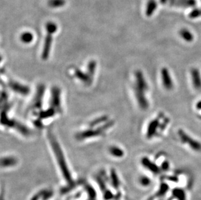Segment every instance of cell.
<instances>
[{
	"mask_svg": "<svg viewBox=\"0 0 201 200\" xmlns=\"http://www.w3.org/2000/svg\"><path fill=\"white\" fill-rule=\"evenodd\" d=\"M136 82L135 85V93L137 103L142 109H147L148 107V102L145 96V92L148 90V85L147 81L143 76L141 71H137L135 73Z\"/></svg>",
	"mask_w": 201,
	"mask_h": 200,
	"instance_id": "cell-1",
	"label": "cell"
},
{
	"mask_svg": "<svg viewBox=\"0 0 201 200\" xmlns=\"http://www.w3.org/2000/svg\"><path fill=\"white\" fill-rule=\"evenodd\" d=\"M48 137H49L50 142L52 148L54 150L55 155L56 156L57 160H58L61 171H62V172L63 173V175L65 177V179H66L67 181H71V174H70V172L67 166L66 161H65L63 153L62 152V150L61 149V147L59 144V143L58 142V141H57L56 138L52 134H49Z\"/></svg>",
	"mask_w": 201,
	"mask_h": 200,
	"instance_id": "cell-2",
	"label": "cell"
},
{
	"mask_svg": "<svg viewBox=\"0 0 201 200\" xmlns=\"http://www.w3.org/2000/svg\"><path fill=\"white\" fill-rule=\"evenodd\" d=\"M113 124H114V121H113L112 120L107 121L105 124L100 126L98 128H91L77 133L76 134V138L78 140H84V139L86 138L97 137L104 133L109 128H110L111 126L113 125Z\"/></svg>",
	"mask_w": 201,
	"mask_h": 200,
	"instance_id": "cell-3",
	"label": "cell"
},
{
	"mask_svg": "<svg viewBox=\"0 0 201 200\" xmlns=\"http://www.w3.org/2000/svg\"><path fill=\"white\" fill-rule=\"evenodd\" d=\"M178 135L180 137V140L183 143L188 144L191 149L195 151H201V144L199 142L196 141L193 138H191L189 134L185 133L184 131L180 129L178 131Z\"/></svg>",
	"mask_w": 201,
	"mask_h": 200,
	"instance_id": "cell-4",
	"label": "cell"
},
{
	"mask_svg": "<svg viewBox=\"0 0 201 200\" xmlns=\"http://www.w3.org/2000/svg\"><path fill=\"white\" fill-rule=\"evenodd\" d=\"M51 107L55 108L57 112L61 111V90L58 87H54L51 89L50 100Z\"/></svg>",
	"mask_w": 201,
	"mask_h": 200,
	"instance_id": "cell-5",
	"label": "cell"
},
{
	"mask_svg": "<svg viewBox=\"0 0 201 200\" xmlns=\"http://www.w3.org/2000/svg\"><path fill=\"white\" fill-rule=\"evenodd\" d=\"M163 113L160 114L157 118L152 120L150 124H148V128H147V137L148 138H151L154 137L156 133H157L158 129H160L161 124L160 123V119L163 117Z\"/></svg>",
	"mask_w": 201,
	"mask_h": 200,
	"instance_id": "cell-6",
	"label": "cell"
},
{
	"mask_svg": "<svg viewBox=\"0 0 201 200\" xmlns=\"http://www.w3.org/2000/svg\"><path fill=\"white\" fill-rule=\"evenodd\" d=\"M46 32L47 34L44 40V44L43 50L42 53V58L43 60H47L48 58L52 41H53V34L54 33L49 31H46Z\"/></svg>",
	"mask_w": 201,
	"mask_h": 200,
	"instance_id": "cell-7",
	"label": "cell"
},
{
	"mask_svg": "<svg viewBox=\"0 0 201 200\" xmlns=\"http://www.w3.org/2000/svg\"><path fill=\"white\" fill-rule=\"evenodd\" d=\"M45 87L43 85H39L37 87V92L33 99V102L32 103V108L34 109H41L42 107V99L44 96V94Z\"/></svg>",
	"mask_w": 201,
	"mask_h": 200,
	"instance_id": "cell-8",
	"label": "cell"
},
{
	"mask_svg": "<svg viewBox=\"0 0 201 200\" xmlns=\"http://www.w3.org/2000/svg\"><path fill=\"white\" fill-rule=\"evenodd\" d=\"M8 86L14 92L18 94L25 95L29 93V88L28 86L21 84L18 82L11 80L8 82Z\"/></svg>",
	"mask_w": 201,
	"mask_h": 200,
	"instance_id": "cell-9",
	"label": "cell"
},
{
	"mask_svg": "<svg viewBox=\"0 0 201 200\" xmlns=\"http://www.w3.org/2000/svg\"><path fill=\"white\" fill-rule=\"evenodd\" d=\"M161 76L162 79L163 85L165 89L168 90H171L173 88V81L170 76L169 72L167 68H163L161 70Z\"/></svg>",
	"mask_w": 201,
	"mask_h": 200,
	"instance_id": "cell-10",
	"label": "cell"
},
{
	"mask_svg": "<svg viewBox=\"0 0 201 200\" xmlns=\"http://www.w3.org/2000/svg\"><path fill=\"white\" fill-rule=\"evenodd\" d=\"M191 80L193 82L194 88L196 90L201 89V76L199 69L197 68H192L191 70Z\"/></svg>",
	"mask_w": 201,
	"mask_h": 200,
	"instance_id": "cell-11",
	"label": "cell"
},
{
	"mask_svg": "<svg viewBox=\"0 0 201 200\" xmlns=\"http://www.w3.org/2000/svg\"><path fill=\"white\" fill-rule=\"evenodd\" d=\"M75 76L79 79L81 81L85 82L86 84H90L91 81V77L89 76V73H86L83 72L80 69H76L75 70Z\"/></svg>",
	"mask_w": 201,
	"mask_h": 200,
	"instance_id": "cell-12",
	"label": "cell"
},
{
	"mask_svg": "<svg viewBox=\"0 0 201 200\" xmlns=\"http://www.w3.org/2000/svg\"><path fill=\"white\" fill-rule=\"evenodd\" d=\"M142 163L147 168H148L149 170L152 171V172H154V173H157L159 172V168H158V166L152 162H151L148 159L143 158L142 159Z\"/></svg>",
	"mask_w": 201,
	"mask_h": 200,
	"instance_id": "cell-13",
	"label": "cell"
},
{
	"mask_svg": "<svg viewBox=\"0 0 201 200\" xmlns=\"http://www.w3.org/2000/svg\"><path fill=\"white\" fill-rule=\"evenodd\" d=\"M56 112H57V111L55 109V108L50 107L48 110L41 111L40 112H39V115H38L39 118H40L41 120L48 118H50V117L54 116Z\"/></svg>",
	"mask_w": 201,
	"mask_h": 200,
	"instance_id": "cell-14",
	"label": "cell"
},
{
	"mask_svg": "<svg viewBox=\"0 0 201 200\" xmlns=\"http://www.w3.org/2000/svg\"><path fill=\"white\" fill-rule=\"evenodd\" d=\"M108 121V117L106 115L98 117V118H96L95 120L92 121L89 124V125L91 128H93L94 127H95V126H97L104 122H106V121Z\"/></svg>",
	"mask_w": 201,
	"mask_h": 200,
	"instance_id": "cell-15",
	"label": "cell"
},
{
	"mask_svg": "<svg viewBox=\"0 0 201 200\" xmlns=\"http://www.w3.org/2000/svg\"><path fill=\"white\" fill-rule=\"evenodd\" d=\"M20 39L21 42L25 44H29L33 40V35L30 32H24L20 36Z\"/></svg>",
	"mask_w": 201,
	"mask_h": 200,
	"instance_id": "cell-16",
	"label": "cell"
},
{
	"mask_svg": "<svg viewBox=\"0 0 201 200\" xmlns=\"http://www.w3.org/2000/svg\"><path fill=\"white\" fill-rule=\"evenodd\" d=\"M66 3L65 0H49L48 5L52 8L62 7Z\"/></svg>",
	"mask_w": 201,
	"mask_h": 200,
	"instance_id": "cell-17",
	"label": "cell"
},
{
	"mask_svg": "<svg viewBox=\"0 0 201 200\" xmlns=\"http://www.w3.org/2000/svg\"><path fill=\"white\" fill-rule=\"evenodd\" d=\"M110 153L115 156H118V157H120L122 155H124V152L119 147H118L117 146H112L110 148Z\"/></svg>",
	"mask_w": 201,
	"mask_h": 200,
	"instance_id": "cell-18",
	"label": "cell"
},
{
	"mask_svg": "<svg viewBox=\"0 0 201 200\" xmlns=\"http://www.w3.org/2000/svg\"><path fill=\"white\" fill-rule=\"evenodd\" d=\"M96 68H97V63L94 60H91L89 63L88 66H87V69H88V73L91 77L94 75Z\"/></svg>",
	"mask_w": 201,
	"mask_h": 200,
	"instance_id": "cell-19",
	"label": "cell"
},
{
	"mask_svg": "<svg viewBox=\"0 0 201 200\" xmlns=\"http://www.w3.org/2000/svg\"><path fill=\"white\" fill-rule=\"evenodd\" d=\"M16 163V159L12 157H8L2 159V165L3 166H11L15 164Z\"/></svg>",
	"mask_w": 201,
	"mask_h": 200,
	"instance_id": "cell-20",
	"label": "cell"
},
{
	"mask_svg": "<svg viewBox=\"0 0 201 200\" xmlns=\"http://www.w3.org/2000/svg\"><path fill=\"white\" fill-rule=\"evenodd\" d=\"M181 36L183 38V39H185L187 41H191L193 40V36L192 34L189 32L186 31V30H183V31H181Z\"/></svg>",
	"mask_w": 201,
	"mask_h": 200,
	"instance_id": "cell-21",
	"label": "cell"
},
{
	"mask_svg": "<svg viewBox=\"0 0 201 200\" xmlns=\"http://www.w3.org/2000/svg\"><path fill=\"white\" fill-rule=\"evenodd\" d=\"M35 125H36V127H40L42 126V121H41V119L39 120H35Z\"/></svg>",
	"mask_w": 201,
	"mask_h": 200,
	"instance_id": "cell-22",
	"label": "cell"
},
{
	"mask_svg": "<svg viewBox=\"0 0 201 200\" xmlns=\"http://www.w3.org/2000/svg\"><path fill=\"white\" fill-rule=\"evenodd\" d=\"M163 169H167L168 168H169V165H168V163L167 162H165L163 164Z\"/></svg>",
	"mask_w": 201,
	"mask_h": 200,
	"instance_id": "cell-23",
	"label": "cell"
},
{
	"mask_svg": "<svg viewBox=\"0 0 201 200\" xmlns=\"http://www.w3.org/2000/svg\"><path fill=\"white\" fill-rule=\"evenodd\" d=\"M196 107L198 108V109L201 110V101H199V102H197V103H196Z\"/></svg>",
	"mask_w": 201,
	"mask_h": 200,
	"instance_id": "cell-24",
	"label": "cell"
}]
</instances>
